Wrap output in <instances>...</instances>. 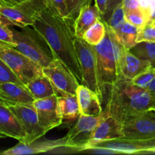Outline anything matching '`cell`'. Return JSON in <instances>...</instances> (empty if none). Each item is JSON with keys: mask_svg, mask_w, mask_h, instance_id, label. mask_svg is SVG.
I'll use <instances>...</instances> for the list:
<instances>
[{"mask_svg": "<svg viewBox=\"0 0 155 155\" xmlns=\"http://www.w3.org/2000/svg\"><path fill=\"white\" fill-rule=\"evenodd\" d=\"M106 34L103 40L94 45L98 61V68L105 86L110 87L121 78L120 71V42L114 37L113 32L107 24Z\"/></svg>", "mask_w": 155, "mask_h": 155, "instance_id": "277c9868", "label": "cell"}, {"mask_svg": "<svg viewBox=\"0 0 155 155\" xmlns=\"http://www.w3.org/2000/svg\"><path fill=\"white\" fill-rule=\"evenodd\" d=\"M119 64L121 77L128 80H131L139 73L150 67H152L149 61L136 57L130 51V49H127L120 43Z\"/></svg>", "mask_w": 155, "mask_h": 155, "instance_id": "9a60e30c", "label": "cell"}, {"mask_svg": "<svg viewBox=\"0 0 155 155\" xmlns=\"http://www.w3.org/2000/svg\"><path fill=\"white\" fill-rule=\"evenodd\" d=\"M15 46L14 48L22 53L41 68L46 67L53 60L51 54L42 45L41 42L33 34V31L28 27H23L21 31L12 28Z\"/></svg>", "mask_w": 155, "mask_h": 155, "instance_id": "ba28073f", "label": "cell"}, {"mask_svg": "<svg viewBox=\"0 0 155 155\" xmlns=\"http://www.w3.org/2000/svg\"><path fill=\"white\" fill-rule=\"evenodd\" d=\"M148 91L149 92L151 95V98L153 101V110L155 111V78L153 80V81L150 83L148 87L147 88Z\"/></svg>", "mask_w": 155, "mask_h": 155, "instance_id": "74e56055", "label": "cell"}, {"mask_svg": "<svg viewBox=\"0 0 155 155\" xmlns=\"http://www.w3.org/2000/svg\"><path fill=\"white\" fill-rule=\"evenodd\" d=\"M122 133V139L130 140L155 138V111H148L124 122Z\"/></svg>", "mask_w": 155, "mask_h": 155, "instance_id": "8fae6325", "label": "cell"}, {"mask_svg": "<svg viewBox=\"0 0 155 155\" xmlns=\"http://www.w3.org/2000/svg\"><path fill=\"white\" fill-rule=\"evenodd\" d=\"M2 24V19H1V15H0V24Z\"/></svg>", "mask_w": 155, "mask_h": 155, "instance_id": "60d3db41", "label": "cell"}, {"mask_svg": "<svg viewBox=\"0 0 155 155\" xmlns=\"http://www.w3.org/2000/svg\"><path fill=\"white\" fill-rule=\"evenodd\" d=\"M109 113L107 109L98 116H86L82 115L79 117L77 123L71 128L68 134L65 136L66 145L72 153L82 152L88 148L94 131L98 124L104 120Z\"/></svg>", "mask_w": 155, "mask_h": 155, "instance_id": "8992f818", "label": "cell"}, {"mask_svg": "<svg viewBox=\"0 0 155 155\" xmlns=\"http://www.w3.org/2000/svg\"><path fill=\"white\" fill-rule=\"evenodd\" d=\"M101 19V15L98 8L91 4L86 5L80 9L78 15L74 21V30L77 37L82 38L88 29L90 28L98 20Z\"/></svg>", "mask_w": 155, "mask_h": 155, "instance_id": "ffe728a7", "label": "cell"}, {"mask_svg": "<svg viewBox=\"0 0 155 155\" xmlns=\"http://www.w3.org/2000/svg\"><path fill=\"white\" fill-rule=\"evenodd\" d=\"M67 5V18L74 22L80 9L85 5L92 4V0H65Z\"/></svg>", "mask_w": 155, "mask_h": 155, "instance_id": "83f0119b", "label": "cell"}, {"mask_svg": "<svg viewBox=\"0 0 155 155\" xmlns=\"http://www.w3.org/2000/svg\"><path fill=\"white\" fill-rule=\"evenodd\" d=\"M111 30L117 40L127 49H130L137 43L139 28L127 21H125L115 30Z\"/></svg>", "mask_w": 155, "mask_h": 155, "instance_id": "7402d4cb", "label": "cell"}, {"mask_svg": "<svg viewBox=\"0 0 155 155\" xmlns=\"http://www.w3.org/2000/svg\"><path fill=\"white\" fill-rule=\"evenodd\" d=\"M66 145L65 136L62 139L50 140L44 139L42 141L36 140L29 144L19 142L12 148L0 152L2 155H24L39 154V153L54 152L55 150L63 148Z\"/></svg>", "mask_w": 155, "mask_h": 155, "instance_id": "5bb4252c", "label": "cell"}, {"mask_svg": "<svg viewBox=\"0 0 155 155\" xmlns=\"http://www.w3.org/2000/svg\"><path fill=\"white\" fill-rule=\"evenodd\" d=\"M122 138V123L109 115L96 127L86 149L92 148L99 142Z\"/></svg>", "mask_w": 155, "mask_h": 155, "instance_id": "ac0fdd59", "label": "cell"}, {"mask_svg": "<svg viewBox=\"0 0 155 155\" xmlns=\"http://www.w3.org/2000/svg\"><path fill=\"white\" fill-rule=\"evenodd\" d=\"M130 51L136 57L149 61L153 68L155 66V42H137Z\"/></svg>", "mask_w": 155, "mask_h": 155, "instance_id": "cb8c5ba5", "label": "cell"}, {"mask_svg": "<svg viewBox=\"0 0 155 155\" xmlns=\"http://www.w3.org/2000/svg\"><path fill=\"white\" fill-rule=\"evenodd\" d=\"M6 136H5V135H3V134H2L1 133H0V138H5Z\"/></svg>", "mask_w": 155, "mask_h": 155, "instance_id": "ab89813d", "label": "cell"}, {"mask_svg": "<svg viewBox=\"0 0 155 155\" xmlns=\"http://www.w3.org/2000/svg\"><path fill=\"white\" fill-rule=\"evenodd\" d=\"M77 98L80 114L86 116H98L103 112L99 97L92 89L80 84L77 89Z\"/></svg>", "mask_w": 155, "mask_h": 155, "instance_id": "d6986e66", "label": "cell"}, {"mask_svg": "<svg viewBox=\"0 0 155 155\" xmlns=\"http://www.w3.org/2000/svg\"><path fill=\"white\" fill-rule=\"evenodd\" d=\"M42 73L50 80L58 97L76 95L80 83L60 61L53 58L49 64L42 68Z\"/></svg>", "mask_w": 155, "mask_h": 155, "instance_id": "9c48e42d", "label": "cell"}, {"mask_svg": "<svg viewBox=\"0 0 155 155\" xmlns=\"http://www.w3.org/2000/svg\"><path fill=\"white\" fill-rule=\"evenodd\" d=\"M0 133L6 137H11L19 142L26 140L25 131L18 117L11 109L0 101Z\"/></svg>", "mask_w": 155, "mask_h": 155, "instance_id": "2e32d148", "label": "cell"}, {"mask_svg": "<svg viewBox=\"0 0 155 155\" xmlns=\"http://www.w3.org/2000/svg\"><path fill=\"white\" fill-rule=\"evenodd\" d=\"M107 0H95V5L98 8L100 14L101 15V18H103L104 15L105 14L106 8H107Z\"/></svg>", "mask_w": 155, "mask_h": 155, "instance_id": "8d00e7d4", "label": "cell"}, {"mask_svg": "<svg viewBox=\"0 0 155 155\" xmlns=\"http://www.w3.org/2000/svg\"><path fill=\"white\" fill-rule=\"evenodd\" d=\"M92 148H107L118 154H146L148 151L155 149V138L142 140L117 139L99 142Z\"/></svg>", "mask_w": 155, "mask_h": 155, "instance_id": "4fadbf2b", "label": "cell"}, {"mask_svg": "<svg viewBox=\"0 0 155 155\" xmlns=\"http://www.w3.org/2000/svg\"><path fill=\"white\" fill-rule=\"evenodd\" d=\"M40 127L48 133L62 124L61 116L58 106V96L53 95L47 98L36 99L33 103Z\"/></svg>", "mask_w": 155, "mask_h": 155, "instance_id": "7c38bea8", "label": "cell"}, {"mask_svg": "<svg viewBox=\"0 0 155 155\" xmlns=\"http://www.w3.org/2000/svg\"><path fill=\"white\" fill-rule=\"evenodd\" d=\"M27 89L36 99L47 98L54 95V91L51 82L44 74L30 80L25 84Z\"/></svg>", "mask_w": 155, "mask_h": 155, "instance_id": "44dd1931", "label": "cell"}, {"mask_svg": "<svg viewBox=\"0 0 155 155\" xmlns=\"http://www.w3.org/2000/svg\"><path fill=\"white\" fill-rule=\"evenodd\" d=\"M45 8L44 0H24L16 4L0 0L2 22L21 28L32 26L36 15Z\"/></svg>", "mask_w": 155, "mask_h": 155, "instance_id": "5b68a950", "label": "cell"}, {"mask_svg": "<svg viewBox=\"0 0 155 155\" xmlns=\"http://www.w3.org/2000/svg\"><path fill=\"white\" fill-rule=\"evenodd\" d=\"M155 42V26L145 24L139 29L137 36V42Z\"/></svg>", "mask_w": 155, "mask_h": 155, "instance_id": "d6a6232c", "label": "cell"}, {"mask_svg": "<svg viewBox=\"0 0 155 155\" xmlns=\"http://www.w3.org/2000/svg\"><path fill=\"white\" fill-rule=\"evenodd\" d=\"M0 58L16 74L24 86L33 78L43 74L42 68L12 45L2 41H0Z\"/></svg>", "mask_w": 155, "mask_h": 155, "instance_id": "52a82bcc", "label": "cell"}, {"mask_svg": "<svg viewBox=\"0 0 155 155\" xmlns=\"http://www.w3.org/2000/svg\"><path fill=\"white\" fill-rule=\"evenodd\" d=\"M5 104V103H4ZM18 117L27 137L24 143L29 144L39 139L45 134V132L40 127L38 120L37 112L32 104H5Z\"/></svg>", "mask_w": 155, "mask_h": 155, "instance_id": "30bf717a", "label": "cell"}, {"mask_svg": "<svg viewBox=\"0 0 155 155\" xmlns=\"http://www.w3.org/2000/svg\"><path fill=\"white\" fill-rule=\"evenodd\" d=\"M0 41L6 42L12 46H15L13 33L12 29L9 28V26L7 24H0Z\"/></svg>", "mask_w": 155, "mask_h": 155, "instance_id": "836d02e7", "label": "cell"}, {"mask_svg": "<svg viewBox=\"0 0 155 155\" xmlns=\"http://www.w3.org/2000/svg\"><path fill=\"white\" fill-rule=\"evenodd\" d=\"M140 8L148 17V24L155 26V0H141Z\"/></svg>", "mask_w": 155, "mask_h": 155, "instance_id": "1f68e13d", "label": "cell"}, {"mask_svg": "<svg viewBox=\"0 0 155 155\" xmlns=\"http://www.w3.org/2000/svg\"><path fill=\"white\" fill-rule=\"evenodd\" d=\"M122 2L123 0H107V8H106L105 14H104L102 18V21L104 22H107L109 18L111 15L112 12L114 10L115 8L119 4L122 3Z\"/></svg>", "mask_w": 155, "mask_h": 155, "instance_id": "e575fe53", "label": "cell"}, {"mask_svg": "<svg viewBox=\"0 0 155 155\" xmlns=\"http://www.w3.org/2000/svg\"><path fill=\"white\" fill-rule=\"evenodd\" d=\"M58 106L63 120H75L80 116L77 95L58 97Z\"/></svg>", "mask_w": 155, "mask_h": 155, "instance_id": "603a6c76", "label": "cell"}, {"mask_svg": "<svg viewBox=\"0 0 155 155\" xmlns=\"http://www.w3.org/2000/svg\"><path fill=\"white\" fill-rule=\"evenodd\" d=\"M2 1L8 3H10V4H16V3L21 2L24 1V0H2Z\"/></svg>", "mask_w": 155, "mask_h": 155, "instance_id": "f35d334b", "label": "cell"}, {"mask_svg": "<svg viewBox=\"0 0 155 155\" xmlns=\"http://www.w3.org/2000/svg\"><path fill=\"white\" fill-rule=\"evenodd\" d=\"M5 82H12V83L24 85V83L17 77L16 74L0 58V83H5Z\"/></svg>", "mask_w": 155, "mask_h": 155, "instance_id": "f546056e", "label": "cell"}, {"mask_svg": "<svg viewBox=\"0 0 155 155\" xmlns=\"http://www.w3.org/2000/svg\"><path fill=\"white\" fill-rule=\"evenodd\" d=\"M154 78L155 70L153 67H150L142 72L139 73L134 78L132 79L130 82L135 86L147 89L150 83L153 81Z\"/></svg>", "mask_w": 155, "mask_h": 155, "instance_id": "4316f807", "label": "cell"}, {"mask_svg": "<svg viewBox=\"0 0 155 155\" xmlns=\"http://www.w3.org/2000/svg\"><path fill=\"white\" fill-rule=\"evenodd\" d=\"M106 34V26L101 19L98 20L92 27L86 30L83 39L91 45L99 44Z\"/></svg>", "mask_w": 155, "mask_h": 155, "instance_id": "d4e9b609", "label": "cell"}, {"mask_svg": "<svg viewBox=\"0 0 155 155\" xmlns=\"http://www.w3.org/2000/svg\"><path fill=\"white\" fill-rule=\"evenodd\" d=\"M154 70H155V66H154Z\"/></svg>", "mask_w": 155, "mask_h": 155, "instance_id": "b9f144b4", "label": "cell"}, {"mask_svg": "<svg viewBox=\"0 0 155 155\" xmlns=\"http://www.w3.org/2000/svg\"><path fill=\"white\" fill-rule=\"evenodd\" d=\"M46 8L59 16L67 18V5L65 0H44Z\"/></svg>", "mask_w": 155, "mask_h": 155, "instance_id": "4dcf8cb0", "label": "cell"}, {"mask_svg": "<svg viewBox=\"0 0 155 155\" xmlns=\"http://www.w3.org/2000/svg\"><path fill=\"white\" fill-rule=\"evenodd\" d=\"M141 0H123L122 4L124 6V11L132 10L140 7Z\"/></svg>", "mask_w": 155, "mask_h": 155, "instance_id": "d590c367", "label": "cell"}, {"mask_svg": "<svg viewBox=\"0 0 155 155\" xmlns=\"http://www.w3.org/2000/svg\"><path fill=\"white\" fill-rule=\"evenodd\" d=\"M105 109L109 115L123 124L153 110V101L148 89L135 86L130 80L121 77L110 86Z\"/></svg>", "mask_w": 155, "mask_h": 155, "instance_id": "7a4b0ae2", "label": "cell"}, {"mask_svg": "<svg viewBox=\"0 0 155 155\" xmlns=\"http://www.w3.org/2000/svg\"><path fill=\"white\" fill-rule=\"evenodd\" d=\"M0 101L5 104H32L35 98L24 85L5 82L0 83Z\"/></svg>", "mask_w": 155, "mask_h": 155, "instance_id": "e0dca14e", "label": "cell"}, {"mask_svg": "<svg viewBox=\"0 0 155 155\" xmlns=\"http://www.w3.org/2000/svg\"><path fill=\"white\" fill-rule=\"evenodd\" d=\"M74 47L81 69L83 84L94 91L103 102L106 95V86L100 74L95 46L76 36Z\"/></svg>", "mask_w": 155, "mask_h": 155, "instance_id": "3957f363", "label": "cell"}, {"mask_svg": "<svg viewBox=\"0 0 155 155\" xmlns=\"http://www.w3.org/2000/svg\"><path fill=\"white\" fill-rule=\"evenodd\" d=\"M126 21L125 11L122 3L118 5L112 12L107 22H105L111 30H115Z\"/></svg>", "mask_w": 155, "mask_h": 155, "instance_id": "f1b7e54d", "label": "cell"}, {"mask_svg": "<svg viewBox=\"0 0 155 155\" xmlns=\"http://www.w3.org/2000/svg\"><path fill=\"white\" fill-rule=\"evenodd\" d=\"M32 27L48 45L53 58L60 61L80 84H83L81 69L74 47V22L45 8L36 15Z\"/></svg>", "mask_w": 155, "mask_h": 155, "instance_id": "6da1fadb", "label": "cell"}, {"mask_svg": "<svg viewBox=\"0 0 155 155\" xmlns=\"http://www.w3.org/2000/svg\"><path fill=\"white\" fill-rule=\"evenodd\" d=\"M125 20L126 21L139 29L148 24V17L140 7L136 9L126 11Z\"/></svg>", "mask_w": 155, "mask_h": 155, "instance_id": "484cf974", "label": "cell"}]
</instances>
